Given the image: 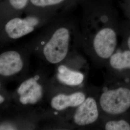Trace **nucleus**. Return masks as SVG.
Instances as JSON below:
<instances>
[{
	"label": "nucleus",
	"mask_w": 130,
	"mask_h": 130,
	"mask_svg": "<svg viewBox=\"0 0 130 130\" xmlns=\"http://www.w3.org/2000/svg\"><path fill=\"white\" fill-rule=\"evenodd\" d=\"M86 98L83 92H78L70 94H59L52 99L51 106L53 108L61 111L68 107H78Z\"/></svg>",
	"instance_id": "nucleus-11"
},
{
	"label": "nucleus",
	"mask_w": 130,
	"mask_h": 130,
	"mask_svg": "<svg viewBox=\"0 0 130 130\" xmlns=\"http://www.w3.org/2000/svg\"><path fill=\"white\" fill-rule=\"evenodd\" d=\"M0 99H1V100H0V103H1V104H2V103H3L4 102L5 99H4V97H3V96H2V95H1V96H0Z\"/></svg>",
	"instance_id": "nucleus-17"
},
{
	"label": "nucleus",
	"mask_w": 130,
	"mask_h": 130,
	"mask_svg": "<svg viewBox=\"0 0 130 130\" xmlns=\"http://www.w3.org/2000/svg\"><path fill=\"white\" fill-rule=\"evenodd\" d=\"M1 1H2V0H1Z\"/></svg>",
	"instance_id": "nucleus-18"
},
{
	"label": "nucleus",
	"mask_w": 130,
	"mask_h": 130,
	"mask_svg": "<svg viewBox=\"0 0 130 130\" xmlns=\"http://www.w3.org/2000/svg\"><path fill=\"white\" fill-rule=\"evenodd\" d=\"M120 2L130 5V0H120Z\"/></svg>",
	"instance_id": "nucleus-16"
},
{
	"label": "nucleus",
	"mask_w": 130,
	"mask_h": 130,
	"mask_svg": "<svg viewBox=\"0 0 130 130\" xmlns=\"http://www.w3.org/2000/svg\"><path fill=\"white\" fill-rule=\"evenodd\" d=\"M84 0H29L24 13L43 11H60L65 13L80 5Z\"/></svg>",
	"instance_id": "nucleus-6"
},
{
	"label": "nucleus",
	"mask_w": 130,
	"mask_h": 130,
	"mask_svg": "<svg viewBox=\"0 0 130 130\" xmlns=\"http://www.w3.org/2000/svg\"><path fill=\"white\" fill-rule=\"evenodd\" d=\"M77 37L74 23L60 16L49 23L39 39L45 59L51 64L63 60L69 52L74 38Z\"/></svg>",
	"instance_id": "nucleus-1"
},
{
	"label": "nucleus",
	"mask_w": 130,
	"mask_h": 130,
	"mask_svg": "<svg viewBox=\"0 0 130 130\" xmlns=\"http://www.w3.org/2000/svg\"><path fill=\"white\" fill-rule=\"evenodd\" d=\"M126 45L127 46L128 49L130 50V33L128 34L126 37Z\"/></svg>",
	"instance_id": "nucleus-15"
},
{
	"label": "nucleus",
	"mask_w": 130,
	"mask_h": 130,
	"mask_svg": "<svg viewBox=\"0 0 130 130\" xmlns=\"http://www.w3.org/2000/svg\"><path fill=\"white\" fill-rule=\"evenodd\" d=\"M99 105L103 111L111 115H120L130 108V89L119 87L101 94Z\"/></svg>",
	"instance_id": "nucleus-5"
},
{
	"label": "nucleus",
	"mask_w": 130,
	"mask_h": 130,
	"mask_svg": "<svg viewBox=\"0 0 130 130\" xmlns=\"http://www.w3.org/2000/svg\"><path fill=\"white\" fill-rule=\"evenodd\" d=\"M111 1L84 0L82 3V21L86 34L106 26L117 27L119 12Z\"/></svg>",
	"instance_id": "nucleus-3"
},
{
	"label": "nucleus",
	"mask_w": 130,
	"mask_h": 130,
	"mask_svg": "<svg viewBox=\"0 0 130 130\" xmlns=\"http://www.w3.org/2000/svg\"><path fill=\"white\" fill-rule=\"evenodd\" d=\"M88 35L93 50L100 58L109 59L115 53L118 44L116 26H106Z\"/></svg>",
	"instance_id": "nucleus-4"
},
{
	"label": "nucleus",
	"mask_w": 130,
	"mask_h": 130,
	"mask_svg": "<svg viewBox=\"0 0 130 130\" xmlns=\"http://www.w3.org/2000/svg\"><path fill=\"white\" fill-rule=\"evenodd\" d=\"M17 92L20 102L25 105L37 104L43 95L42 85L34 78L25 80L19 86Z\"/></svg>",
	"instance_id": "nucleus-8"
},
{
	"label": "nucleus",
	"mask_w": 130,
	"mask_h": 130,
	"mask_svg": "<svg viewBox=\"0 0 130 130\" xmlns=\"http://www.w3.org/2000/svg\"><path fill=\"white\" fill-rule=\"evenodd\" d=\"M64 13L53 11L32 12L8 19L1 23L2 36L5 40L18 39L49 23Z\"/></svg>",
	"instance_id": "nucleus-2"
},
{
	"label": "nucleus",
	"mask_w": 130,
	"mask_h": 130,
	"mask_svg": "<svg viewBox=\"0 0 130 130\" xmlns=\"http://www.w3.org/2000/svg\"><path fill=\"white\" fill-rule=\"evenodd\" d=\"M29 0H2L0 5L1 23L8 19L21 15L28 7Z\"/></svg>",
	"instance_id": "nucleus-10"
},
{
	"label": "nucleus",
	"mask_w": 130,
	"mask_h": 130,
	"mask_svg": "<svg viewBox=\"0 0 130 130\" xmlns=\"http://www.w3.org/2000/svg\"><path fill=\"white\" fill-rule=\"evenodd\" d=\"M56 77L61 83L72 86L80 85L83 83L84 79L83 73L70 70L65 65L59 66Z\"/></svg>",
	"instance_id": "nucleus-12"
},
{
	"label": "nucleus",
	"mask_w": 130,
	"mask_h": 130,
	"mask_svg": "<svg viewBox=\"0 0 130 130\" xmlns=\"http://www.w3.org/2000/svg\"><path fill=\"white\" fill-rule=\"evenodd\" d=\"M109 63L114 70H130V50L114 53L109 58Z\"/></svg>",
	"instance_id": "nucleus-13"
},
{
	"label": "nucleus",
	"mask_w": 130,
	"mask_h": 130,
	"mask_svg": "<svg viewBox=\"0 0 130 130\" xmlns=\"http://www.w3.org/2000/svg\"><path fill=\"white\" fill-rule=\"evenodd\" d=\"M99 116L96 101L92 97H88L77 107L73 115V121L77 125H88L97 121Z\"/></svg>",
	"instance_id": "nucleus-7"
},
{
	"label": "nucleus",
	"mask_w": 130,
	"mask_h": 130,
	"mask_svg": "<svg viewBox=\"0 0 130 130\" xmlns=\"http://www.w3.org/2000/svg\"><path fill=\"white\" fill-rule=\"evenodd\" d=\"M105 128L107 130H130V124L125 120H111L106 122Z\"/></svg>",
	"instance_id": "nucleus-14"
},
{
	"label": "nucleus",
	"mask_w": 130,
	"mask_h": 130,
	"mask_svg": "<svg viewBox=\"0 0 130 130\" xmlns=\"http://www.w3.org/2000/svg\"><path fill=\"white\" fill-rule=\"evenodd\" d=\"M23 61L18 52H5L0 56V74L9 77L19 73L23 67Z\"/></svg>",
	"instance_id": "nucleus-9"
}]
</instances>
